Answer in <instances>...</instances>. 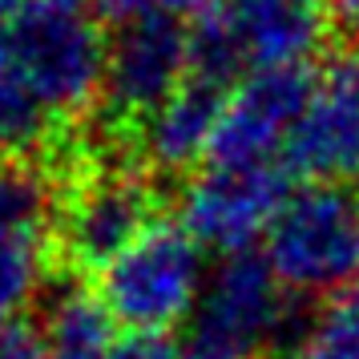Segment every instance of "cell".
Wrapping results in <instances>:
<instances>
[{
	"instance_id": "cell-20",
	"label": "cell",
	"mask_w": 359,
	"mask_h": 359,
	"mask_svg": "<svg viewBox=\"0 0 359 359\" xmlns=\"http://www.w3.org/2000/svg\"><path fill=\"white\" fill-rule=\"evenodd\" d=\"M218 0H162V13H182V8H214Z\"/></svg>"
},
{
	"instance_id": "cell-18",
	"label": "cell",
	"mask_w": 359,
	"mask_h": 359,
	"mask_svg": "<svg viewBox=\"0 0 359 359\" xmlns=\"http://www.w3.org/2000/svg\"><path fill=\"white\" fill-rule=\"evenodd\" d=\"M105 17H114V20H137V17H146V13H162V0H93Z\"/></svg>"
},
{
	"instance_id": "cell-5",
	"label": "cell",
	"mask_w": 359,
	"mask_h": 359,
	"mask_svg": "<svg viewBox=\"0 0 359 359\" xmlns=\"http://www.w3.org/2000/svg\"><path fill=\"white\" fill-rule=\"evenodd\" d=\"M287 327V287L259 255H230L194 311L186 359H255Z\"/></svg>"
},
{
	"instance_id": "cell-14",
	"label": "cell",
	"mask_w": 359,
	"mask_h": 359,
	"mask_svg": "<svg viewBox=\"0 0 359 359\" xmlns=\"http://www.w3.org/2000/svg\"><path fill=\"white\" fill-rule=\"evenodd\" d=\"M45 271H49L45 226L0 230V331L13 327V319L36 303Z\"/></svg>"
},
{
	"instance_id": "cell-11",
	"label": "cell",
	"mask_w": 359,
	"mask_h": 359,
	"mask_svg": "<svg viewBox=\"0 0 359 359\" xmlns=\"http://www.w3.org/2000/svg\"><path fill=\"white\" fill-rule=\"evenodd\" d=\"M222 105L226 93L222 85L190 77L170 101H162L149 117H142L137 126V146L149 158V165H158L165 174L194 165L198 158H210L214 133L222 121Z\"/></svg>"
},
{
	"instance_id": "cell-7",
	"label": "cell",
	"mask_w": 359,
	"mask_h": 359,
	"mask_svg": "<svg viewBox=\"0 0 359 359\" xmlns=\"http://www.w3.org/2000/svg\"><path fill=\"white\" fill-rule=\"evenodd\" d=\"M158 198L154 186L126 170L89 174L73 186L57 214V250L73 266L105 271L117 255H126L146 230H154Z\"/></svg>"
},
{
	"instance_id": "cell-2",
	"label": "cell",
	"mask_w": 359,
	"mask_h": 359,
	"mask_svg": "<svg viewBox=\"0 0 359 359\" xmlns=\"http://www.w3.org/2000/svg\"><path fill=\"white\" fill-rule=\"evenodd\" d=\"M323 0H218L194 36V77L226 89L234 77L303 69L327 33Z\"/></svg>"
},
{
	"instance_id": "cell-21",
	"label": "cell",
	"mask_w": 359,
	"mask_h": 359,
	"mask_svg": "<svg viewBox=\"0 0 359 359\" xmlns=\"http://www.w3.org/2000/svg\"><path fill=\"white\" fill-rule=\"evenodd\" d=\"M20 8H25L20 0H0V33H4V29H8V25L17 20V13H20Z\"/></svg>"
},
{
	"instance_id": "cell-15",
	"label": "cell",
	"mask_w": 359,
	"mask_h": 359,
	"mask_svg": "<svg viewBox=\"0 0 359 359\" xmlns=\"http://www.w3.org/2000/svg\"><path fill=\"white\" fill-rule=\"evenodd\" d=\"M45 210H49V198H45L41 178L20 165H4L0 170V230L45 226Z\"/></svg>"
},
{
	"instance_id": "cell-22",
	"label": "cell",
	"mask_w": 359,
	"mask_h": 359,
	"mask_svg": "<svg viewBox=\"0 0 359 359\" xmlns=\"http://www.w3.org/2000/svg\"><path fill=\"white\" fill-rule=\"evenodd\" d=\"M25 8H77L81 0H20Z\"/></svg>"
},
{
	"instance_id": "cell-17",
	"label": "cell",
	"mask_w": 359,
	"mask_h": 359,
	"mask_svg": "<svg viewBox=\"0 0 359 359\" xmlns=\"http://www.w3.org/2000/svg\"><path fill=\"white\" fill-rule=\"evenodd\" d=\"M0 359H45V351H41V343H36L29 331L4 327V331H0Z\"/></svg>"
},
{
	"instance_id": "cell-13",
	"label": "cell",
	"mask_w": 359,
	"mask_h": 359,
	"mask_svg": "<svg viewBox=\"0 0 359 359\" xmlns=\"http://www.w3.org/2000/svg\"><path fill=\"white\" fill-rule=\"evenodd\" d=\"M291 359H359V283L315 303L294 327Z\"/></svg>"
},
{
	"instance_id": "cell-8",
	"label": "cell",
	"mask_w": 359,
	"mask_h": 359,
	"mask_svg": "<svg viewBox=\"0 0 359 359\" xmlns=\"http://www.w3.org/2000/svg\"><path fill=\"white\" fill-rule=\"evenodd\" d=\"M194 77V36L174 13L126 20L105 53V101L142 121Z\"/></svg>"
},
{
	"instance_id": "cell-12",
	"label": "cell",
	"mask_w": 359,
	"mask_h": 359,
	"mask_svg": "<svg viewBox=\"0 0 359 359\" xmlns=\"http://www.w3.org/2000/svg\"><path fill=\"white\" fill-rule=\"evenodd\" d=\"M41 351L45 359H105L114 351V315L101 294L85 287H61L41 311Z\"/></svg>"
},
{
	"instance_id": "cell-19",
	"label": "cell",
	"mask_w": 359,
	"mask_h": 359,
	"mask_svg": "<svg viewBox=\"0 0 359 359\" xmlns=\"http://www.w3.org/2000/svg\"><path fill=\"white\" fill-rule=\"evenodd\" d=\"M327 8V20L331 25H339V29H359V0H323Z\"/></svg>"
},
{
	"instance_id": "cell-1",
	"label": "cell",
	"mask_w": 359,
	"mask_h": 359,
	"mask_svg": "<svg viewBox=\"0 0 359 359\" xmlns=\"http://www.w3.org/2000/svg\"><path fill=\"white\" fill-rule=\"evenodd\" d=\"M97 25L77 8H20L0 33V146L36 149L105 93Z\"/></svg>"
},
{
	"instance_id": "cell-4",
	"label": "cell",
	"mask_w": 359,
	"mask_h": 359,
	"mask_svg": "<svg viewBox=\"0 0 359 359\" xmlns=\"http://www.w3.org/2000/svg\"><path fill=\"white\" fill-rule=\"evenodd\" d=\"M262 243L287 291H343L359 283V194L339 182L291 190Z\"/></svg>"
},
{
	"instance_id": "cell-9",
	"label": "cell",
	"mask_w": 359,
	"mask_h": 359,
	"mask_svg": "<svg viewBox=\"0 0 359 359\" xmlns=\"http://www.w3.org/2000/svg\"><path fill=\"white\" fill-rule=\"evenodd\" d=\"M311 85L315 77L303 69L255 73L234 85L222 105L210 162H275V154H287L294 126L307 109Z\"/></svg>"
},
{
	"instance_id": "cell-6",
	"label": "cell",
	"mask_w": 359,
	"mask_h": 359,
	"mask_svg": "<svg viewBox=\"0 0 359 359\" xmlns=\"http://www.w3.org/2000/svg\"><path fill=\"white\" fill-rule=\"evenodd\" d=\"M287 194L275 162H210L182 194V226L226 259L246 255L255 238H266Z\"/></svg>"
},
{
	"instance_id": "cell-10",
	"label": "cell",
	"mask_w": 359,
	"mask_h": 359,
	"mask_svg": "<svg viewBox=\"0 0 359 359\" xmlns=\"http://www.w3.org/2000/svg\"><path fill=\"white\" fill-rule=\"evenodd\" d=\"M283 158L311 182L359 174V57H343L315 77Z\"/></svg>"
},
{
	"instance_id": "cell-16",
	"label": "cell",
	"mask_w": 359,
	"mask_h": 359,
	"mask_svg": "<svg viewBox=\"0 0 359 359\" xmlns=\"http://www.w3.org/2000/svg\"><path fill=\"white\" fill-rule=\"evenodd\" d=\"M105 359H186V351H178L165 335H126Z\"/></svg>"
},
{
	"instance_id": "cell-3",
	"label": "cell",
	"mask_w": 359,
	"mask_h": 359,
	"mask_svg": "<svg viewBox=\"0 0 359 359\" xmlns=\"http://www.w3.org/2000/svg\"><path fill=\"white\" fill-rule=\"evenodd\" d=\"M206 246L186 226L146 230L137 243L117 255L101 271L97 294L109 307L114 323L130 327L133 335H165L170 327L190 319L206 294Z\"/></svg>"
}]
</instances>
